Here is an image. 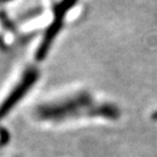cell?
<instances>
[{
  "instance_id": "cell-1",
  "label": "cell",
  "mask_w": 157,
  "mask_h": 157,
  "mask_svg": "<svg viewBox=\"0 0 157 157\" xmlns=\"http://www.w3.org/2000/svg\"><path fill=\"white\" fill-rule=\"evenodd\" d=\"M91 106V98L87 94H79L71 99L59 102L58 105L42 106L37 109V115L41 119H63L77 114L83 107Z\"/></svg>"
},
{
  "instance_id": "cell-2",
  "label": "cell",
  "mask_w": 157,
  "mask_h": 157,
  "mask_svg": "<svg viewBox=\"0 0 157 157\" xmlns=\"http://www.w3.org/2000/svg\"><path fill=\"white\" fill-rule=\"evenodd\" d=\"M37 79H39V71L36 69L32 67V69H28L26 71V73L22 77V80L14 87V90L12 91L10 95L0 105V120L5 118L12 108H14V106L33 87V85L36 83Z\"/></svg>"
},
{
  "instance_id": "cell-3",
  "label": "cell",
  "mask_w": 157,
  "mask_h": 157,
  "mask_svg": "<svg viewBox=\"0 0 157 157\" xmlns=\"http://www.w3.org/2000/svg\"><path fill=\"white\" fill-rule=\"evenodd\" d=\"M89 114L90 115H97V117H102V118L117 119L120 115V111L115 106H112V105H99V106L90 108Z\"/></svg>"
},
{
  "instance_id": "cell-4",
  "label": "cell",
  "mask_w": 157,
  "mask_h": 157,
  "mask_svg": "<svg viewBox=\"0 0 157 157\" xmlns=\"http://www.w3.org/2000/svg\"><path fill=\"white\" fill-rule=\"evenodd\" d=\"M152 119H154V120H157V111L156 112H154V114H152Z\"/></svg>"
}]
</instances>
